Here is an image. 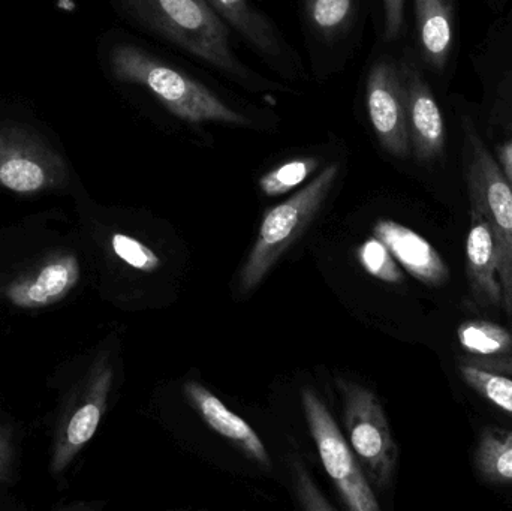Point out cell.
Returning <instances> with one entry per match:
<instances>
[{
	"mask_svg": "<svg viewBox=\"0 0 512 511\" xmlns=\"http://www.w3.org/2000/svg\"><path fill=\"white\" fill-rule=\"evenodd\" d=\"M111 69L117 80L149 90L171 114L185 122L251 125L248 117L209 87L135 45H117L111 51Z\"/></svg>",
	"mask_w": 512,
	"mask_h": 511,
	"instance_id": "obj_1",
	"label": "cell"
},
{
	"mask_svg": "<svg viewBox=\"0 0 512 511\" xmlns=\"http://www.w3.org/2000/svg\"><path fill=\"white\" fill-rule=\"evenodd\" d=\"M138 17L198 59L236 77L246 69L231 48L227 27L206 0H128Z\"/></svg>",
	"mask_w": 512,
	"mask_h": 511,
	"instance_id": "obj_2",
	"label": "cell"
},
{
	"mask_svg": "<svg viewBox=\"0 0 512 511\" xmlns=\"http://www.w3.org/2000/svg\"><path fill=\"white\" fill-rule=\"evenodd\" d=\"M337 176L339 165H328L303 189L265 212L254 248L240 275L242 293L258 287L292 243L306 231L327 200Z\"/></svg>",
	"mask_w": 512,
	"mask_h": 511,
	"instance_id": "obj_3",
	"label": "cell"
},
{
	"mask_svg": "<svg viewBox=\"0 0 512 511\" xmlns=\"http://www.w3.org/2000/svg\"><path fill=\"white\" fill-rule=\"evenodd\" d=\"M466 182L471 207L492 228L498 251L502 309L512 315V188L501 165L474 131H468Z\"/></svg>",
	"mask_w": 512,
	"mask_h": 511,
	"instance_id": "obj_4",
	"label": "cell"
},
{
	"mask_svg": "<svg viewBox=\"0 0 512 511\" xmlns=\"http://www.w3.org/2000/svg\"><path fill=\"white\" fill-rule=\"evenodd\" d=\"M343 398V416L349 443L370 485L384 491L396 471L399 449L381 402L372 390L337 380Z\"/></svg>",
	"mask_w": 512,
	"mask_h": 511,
	"instance_id": "obj_5",
	"label": "cell"
},
{
	"mask_svg": "<svg viewBox=\"0 0 512 511\" xmlns=\"http://www.w3.org/2000/svg\"><path fill=\"white\" fill-rule=\"evenodd\" d=\"M301 401L325 473L333 480L343 503L351 511L381 510L357 456L352 452L324 402L310 389L301 392Z\"/></svg>",
	"mask_w": 512,
	"mask_h": 511,
	"instance_id": "obj_6",
	"label": "cell"
},
{
	"mask_svg": "<svg viewBox=\"0 0 512 511\" xmlns=\"http://www.w3.org/2000/svg\"><path fill=\"white\" fill-rule=\"evenodd\" d=\"M66 165L50 147L18 129H0V186L17 194L59 188Z\"/></svg>",
	"mask_w": 512,
	"mask_h": 511,
	"instance_id": "obj_7",
	"label": "cell"
},
{
	"mask_svg": "<svg viewBox=\"0 0 512 511\" xmlns=\"http://www.w3.org/2000/svg\"><path fill=\"white\" fill-rule=\"evenodd\" d=\"M370 125L385 150L396 158L411 153L402 71L390 60L372 66L366 87Z\"/></svg>",
	"mask_w": 512,
	"mask_h": 511,
	"instance_id": "obj_8",
	"label": "cell"
},
{
	"mask_svg": "<svg viewBox=\"0 0 512 511\" xmlns=\"http://www.w3.org/2000/svg\"><path fill=\"white\" fill-rule=\"evenodd\" d=\"M408 113L411 152L421 162H430L442 156L447 144L444 116L429 84L411 65L402 69Z\"/></svg>",
	"mask_w": 512,
	"mask_h": 511,
	"instance_id": "obj_9",
	"label": "cell"
},
{
	"mask_svg": "<svg viewBox=\"0 0 512 511\" xmlns=\"http://www.w3.org/2000/svg\"><path fill=\"white\" fill-rule=\"evenodd\" d=\"M373 236L385 243L394 260L417 281L429 287H442L450 279V269L435 246L411 228L379 219L373 225Z\"/></svg>",
	"mask_w": 512,
	"mask_h": 511,
	"instance_id": "obj_10",
	"label": "cell"
},
{
	"mask_svg": "<svg viewBox=\"0 0 512 511\" xmlns=\"http://www.w3.org/2000/svg\"><path fill=\"white\" fill-rule=\"evenodd\" d=\"M111 383H113V371L110 366H101L93 372L83 404L72 413L71 419L57 438L53 458L54 473H62L98 431L99 423L107 408Z\"/></svg>",
	"mask_w": 512,
	"mask_h": 511,
	"instance_id": "obj_11",
	"label": "cell"
},
{
	"mask_svg": "<svg viewBox=\"0 0 512 511\" xmlns=\"http://www.w3.org/2000/svg\"><path fill=\"white\" fill-rule=\"evenodd\" d=\"M466 275L469 290L478 305L502 308L498 251L492 228L477 209L471 207V228L466 239Z\"/></svg>",
	"mask_w": 512,
	"mask_h": 511,
	"instance_id": "obj_12",
	"label": "cell"
},
{
	"mask_svg": "<svg viewBox=\"0 0 512 511\" xmlns=\"http://www.w3.org/2000/svg\"><path fill=\"white\" fill-rule=\"evenodd\" d=\"M189 404L200 413L201 419L222 437L239 446L249 458L264 468L271 467V459L258 434L242 417L225 407L224 402L197 381L185 384Z\"/></svg>",
	"mask_w": 512,
	"mask_h": 511,
	"instance_id": "obj_13",
	"label": "cell"
},
{
	"mask_svg": "<svg viewBox=\"0 0 512 511\" xmlns=\"http://www.w3.org/2000/svg\"><path fill=\"white\" fill-rule=\"evenodd\" d=\"M80 273V264L74 255H59L44 264L35 278L9 285L6 297L20 308L38 309L53 305L74 290Z\"/></svg>",
	"mask_w": 512,
	"mask_h": 511,
	"instance_id": "obj_14",
	"label": "cell"
},
{
	"mask_svg": "<svg viewBox=\"0 0 512 511\" xmlns=\"http://www.w3.org/2000/svg\"><path fill=\"white\" fill-rule=\"evenodd\" d=\"M463 363L512 377V335L486 320H469L457 329Z\"/></svg>",
	"mask_w": 512,
	"mask_h": 511,
	"instance_id": "obj_15",
	"label": "cell"
},
{
	"mask_svg": "<svg viewBox=\"0 0 512 511\" xmlns=\"http://www.w3.org/2000/svg\"><path fill=\"white\" fill-rule=\"evenodd\" d=\"M415 17L424 57L442 69L453 48V0H415Z\"/></svg>",
	"mask_w": 512,
	"mask_h": 511,
	"instance_id": "obj_16",
	"label": "cell"
},
{
	"mask_svg": "<svg viewBox=\"0 0 512 511\" xmlns=\"http://www.w3.org/2000/svg\"><path fill=\"white\" fill-rule=\"evenodd\" d=\"M216 11L252 45L262 56L282 59L285 44L273 24L251 5V0H209Z\"/></svg>",
	"mask_w": 512,
	"mask_h": 511,
	"instance_id": "obj_17",
	"label": "cell"
},
{
	"mask_svg": "<svg viewBox=\"0 0 512 511\" xmlns=\"http://www.w3.org/2000/svg\"><path fill=\"white\" fill-rule=\"evenodd\" d=\"M475 468L487 482L512 485V431L486 428L478 438Z\"/></svg>",
	"mask_w": 512,
	"mask_h": 511,
	"instance_id": "obj_18",
	"label": "cell"
},
{
	"mask_svg": "<svg viewBox=\"0 0 512 511\" xmlns=\"http://www.w3.org/2000/svg\"><path fill=\"white\" fill-rule=\"evenodd\" d=\"M307 20L316 33L334 39L345 33L352 23L355 0H304Z\"/></svg>",
	"mask_w": 512,
	"mask_h": 511,
	"instance_id": "obj_19",
	"label": "cell"
},
{
	"mask_svg": "<svg viewBox=\"0 0 512 511\" xmlns=\"http://www.w3.org/2000/svg\"><path fill=\"white\" fill-rule=\"evenodd\" d=\"M460 375L472 390L512 417V378L460 363Z\"/></svg>",
	"mask_w": 512,
	"mask_h": 511,
	"instance_id": "obj_20",
	"label": "cell"
},
{
	"mask_svg": "<svg viewBox=\"0 0 512 511\" xmlns=\"http://www.w3.org/2000/svg\"><path fill=\"white\" fill-rule=\"evenodd\" d=\"M319 161L316 158H297L268 171L259 179V189L267 197H277L306 182L315 173Z\"/></svg>",
	"mask_w": 512,
	"mask_h": 511,
	"instance_id": "obj_21",
	"label": "cell"
},
{
	"mask_svg": "<svg viewBox=\"0 0 512 511\" xmlns=\"http://www.w3.org/2000/svg\"><path fill=\"white\" fill-rule=\"evenodd\" d=\"M358 261L370 276L379 281L402 284L405 279L390 249L376 236L370 237L358 248Z\"/></svg>",
	"mask_w": 512,
	"mask_h": 511,
	"instance_id": "obj_22",
	"label": "cell"
},
{
	"mask_svg": "<svg viewBox=\"0 0 512 511\" xmlns=\"http://www.w3.org/2000/svg\"><path fill=\"white\" fill-rule=\"evenodd\" d=\"M114 254L134 269L153 273L161 267V258L140 240L126 234L116 233L111 237Z\"/></svg>",
	"mask_w": 512,
	"mask_h": 511,
	"instance_id": "obj_23",
	"label": "cell"
},
{
	"mask_svg": "<svg viewBox=\"0 0 512 511\" xmlns=\"http://www.w3.org/2000/svg\"><path fill=\"white\" fill-rule=\"evenodd\" d=\"M384 2L385 38L394 41L402 32L405 17V0H382Z\"/></svg>",
	"mask_w": 512,
	"mask_h": 511,
	"instance_id": "obj_24",
	"label": "cell"
},
{
	"mask_svg": "<svg viewBox=\"0 0 512 511\" xmlns=\"http://www.w3.org/2000/svg\"><path fill=\"white\" fill-rule=\"evenodd\" d=\"M14 449H12L11 432L0 426V483L11 479Z\"/></svg>",
	"mask_w": 512,
	"mask_h": 511,
	"instance_id": "obj_25",
	"label": "cell"
},
{
	"mask_svg": "<svg viewBox=\"0 0 512 511\" xmlns=\"http://www.w3.org/2000/svg\"><path fill=\"white\" fill-rule=\"evenodd\" d=\"M499 165L512 188V138L498 149Z\"/></svg>",
	"mask_w": 512,
	"mask_h": 511,
	"instance_id": "obj_26",
	"label": "cell"
}]
</instances>
